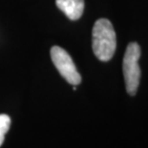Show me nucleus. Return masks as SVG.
Listing matches in <instances>:
<instances>
[{"instance_id": "f257e3e1", "label": "nucleus", "mask_w": 148, "mask_h": 148, "mask_svg": "<svg viewBox=\"0 0 148 148\" xmlns=\"http://www.w3.org/2000/svg\"><path fill=\"white\" fill-rule=\"evenodd\" d=\"M92 48L99 60L109 61L116 52V37L112 23L106 18L97 20L92 31Z\"/></svg>"}, {"instance_id": "f03ea898", "label": "nucleus", "mask_w": 148, "mask_h": 148, "mask_svg": "<svg viewBox=\"0 0 148 148\" xmlns=\"http://www.w3.org/2000/svg\"><path fill=\"white\" fill-rule=\"evenodd\" d=\"M140 58V47L137 42H131L127 45L123 61L122 72L124 75L126 91L130 96L137 94L140 79V68L138 60Z\"/></svg>"}, {"instance_id": "7ed1b4c3", "label": "nucleus", "mask_w": 148, "mask_h": 148, "mask_svg": "<svg viewBox=\"0 0 148 148\" xmlns=\"http://www.w3.org/2000/svg\"><path fill=\"white\" fill-rule=\"evenodd\" d=\"M51 58L58 73L68 83L77 86L81 82V75L77 72L73 59L63 48L59 46L52 47Z\"/></svg>"}, {"instance_id": "20e7f679", "label": "nucleus", "mask_w": 148, "mask_h": 148, "mask_svg": "<svg viewBox=\"0 0 148 148\" xmlns=\"http://www.w3.org/2000/svg\"><path fill=\"white\" fill-rule=\"evenodd\" d=\"M59 10L71 20H77L84 11V0H56Z\"/></svg>"}, {"instance_id": "39448f33", "label": "nucleus", "mask_w": 148, "mask_h": 148, "mask_svg": "<svg viewBox=\"0 0 148 148\" xmlns=\"http://www.w3.org/2000/svg\"><path fill=\"white\" fill-rule=\"evenodd\" d=\"M11 126V119L6 114L0 115V146L2 145L5 140V135L8 133Z\"/></svg>"}]
</instances>
